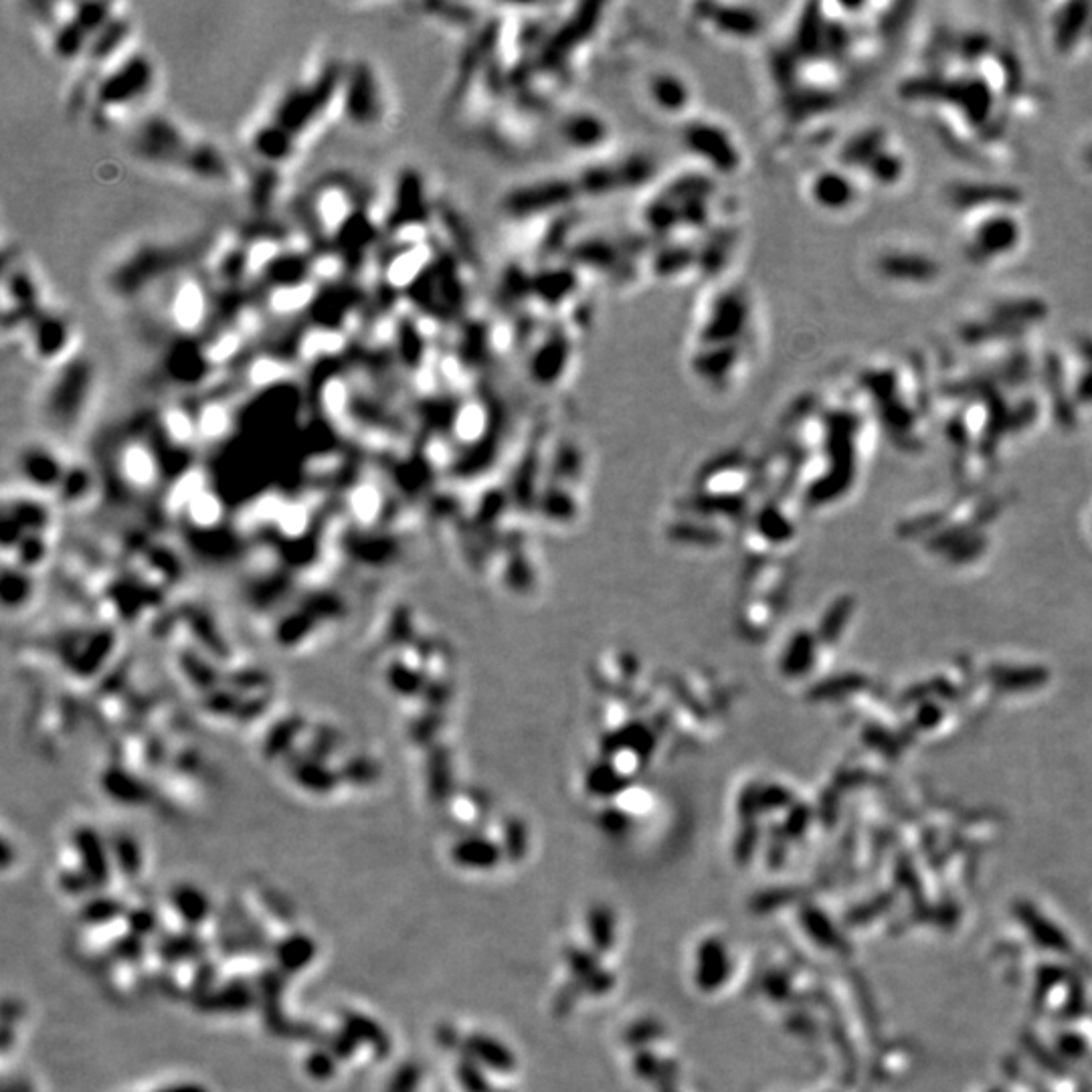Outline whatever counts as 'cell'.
<instances>
[{
    "instance_id": "obj_3",
    "label": "cell",
    "mask_w": 1092,
    "mask_h": 1092,
    "mask_svg": "<svg viewBox=\"0 0 1092 1092\" xmlns=\"http://www.w3.org/2000/svg\"><path fill=\"white\" fill-rule=\"evenodd\" d=\"M217 302L213 288L197 273L182 272L162 295V320L170 330L189 338L211 326Z\"/></svg>"
},
{
    "instance_id": "obj_11",
    "label": "cell",
    "mask_w": 1092,
    "mask_h": 1092,
    "mask_svg": "<svg viewBox=\"0 0 1092 1092\" xmlns=\"http://www.w3.org/2000/svg\"><path fill=\"white\" fill-rule=\"evenodd\" d=\"M463 1056L472 1058L481 1068L498 1074H510L517 1068V1056L506 1046L502 1040H498L490 1034L474 1032L467 1034L461 1042Z\"/></svg>"
},
{
    "instance_id": "obj_7",
    "label": "cell",
    "mask_w": 1092,
    "mask_h": 1092,
    "mask_svg": "<svg viewBox=\"0 0 1092 1092\" xmlns=\"http://www.w3.org/2000/svg\"><path fill=\"white\" fill-rule=\"evenodd\" d=\"M71 340H73V326L71 322L53 310H43L41 314L33 318L28 324L27 332L23 336L25 347L33 358L41 363H57L59 367L66 365L71 356Z\"/></svg>"
},
{
    "instance_id": "obj_13",
    "label": "cell",
    "mask_w": 1092,
    "mask_h": 1092,
    "mask_svg": "<svg viewBox=\"0 0 1092 1092\" xmlns=\"http://www.w3.org/2000/svg\"><path fill=\"white\" fill-rule=\"evenodd\" d=\"M170 907L179 916L180 923L189 929L200 927L211 920L213 902L205 891L193 884H177L170 891Z\"/></svg>"
},
{
    "instance_id": "obj_19",
    "label": "cell",
    "mask_w": 1092,
    "mask_h": 1092,
    "mask_svg": "<svg viewBox=\"0 0 1092 1092\" xmlns=\"http://www.w3.org/2000/svg\"><path fill=\"white\" fill-rule=\"evenodd\" d=\"M80 916L87 927L98 929L126 916V909H123V904L120 900L112 896H98L85 904Z\"/></svg>"
},
{
    "instance_id": "obj_26",
    "label": "cell",
    "mask_w": 1092,
    "mask_h": 1092,
    "mask_svg": "<svg viewBox=\"0 0 1092 1092\" xmlns=\"http://www.w3.org/2000/svg\"><path fill=\"white\" fill-rule=\"evenodd\" d=\"M128 925V932L136 934V937L144 939L148 934H152L159 927V920H156V914L150 909H136V911H128L126 916H123Z\"/></svg>"
},
{
    "instance_id": "obj_25",
    "label": "cell",
    "mask_w": 1092,
    "mask_h": 1092,
    "mask_svg": "<svg viewBox=\"0 0 1092 1092\" xmlns=\"http://www.w3.org/2000/svg\"><path fill=\"white\" fill-rule=\"evenodd\" d=\"M666 1064L668 1063H662V1060L658 1056H653L650 1050H642L633 1060L635 1072L639 1079L644 1081H660V1079L668 1081L669 1074L666 1072Z\"/></svg>"
},
{
    "instance_id": "obj_15",
    "label": "cell",
    "mask_w": 1092,
    "mask_h": 1092,
    "mask_svg": "<svg viewBox=\"0 0 1092 1092\" xmlns=\"http://www.w3.org/2000/svg\"><path fill=\"white\" fill-rule=\"evenodd\" d=\"M255 995L247 983H229V988L200 995L198 1007L207 1013H245L254 1007Z\"/></svg>"
},
{
    "instance_id": "obj_16",
    "label": "cell",
    "mask_w": 1092,
    "mask_h": 1092,
    "mask_svg": "<svg viewBox=\"0 0 1092 1092\" xmlns=\"http://www.w3.org/2000/svg\"><path fill=\"white\" fill-rule=\"evenodd\" d=\"M342 1032L348 1034L358 1048L370 1046L379 1056L391 1052V1040L385 1034L381 1024L370 1020L365 1013L347 1011L342 1018Z\"/></svg>"
},
{
    "instance_id": "obj_18",
    "label": "cell",
    "mask_w": 1092,
    "mask_h": 1092,
    "mask_svg": "<svg viewBox=\"0 0 1092 1092\" xmlns=\"http://www.w3.org/2000/svg\"><path fill=\"white\" fill-rule=\"evenodd\" d=\"M451 860L461 868L490 870L498 864V860H500V854H498V850L492 844H483V841H463V844H460L454 850V854H451Z\"/></svg>"
},
{
    "instance_id": "obj_14",
    "label": "cell",
    "mask_w": 1092,
    "mask_h": 1092,
    "mask_svg": "<svg viewBox=\"0 0 1092 1092\" xmlns=\"http://www.w3.org/2000/svg\"><path fill=\"white\" fill-rule=\"evenodd\" d=\"M77 854H80V870L89 878L93 888H105L112 878V860L102 839L91 832H80L75 838Z\"/></svg>"
},
{
    "instance_id": "obj_6",
    "label": "cell",
    "mask_w": 1092,
    "mask_h": 1092,
    "mask_svg": "<svg viewBox=\"0 0 1092 1092\" xmlns=\"http://www.w3.org/2000/svg\"><path fill=\"white\" fill-rule=\"evenodd\" d=\"M340 112L345 114L354 126H374L385 116V98L381 84L374 71L361 64L352 71H347L345 85H342Z\"/></svg>"
},
{
    "instance_id": "obj_10",
    "label": "cell",
    "mask_w": 1092,
    "mask_h": 1092,
    "mask_svg": "<svg viewBox=\"0 0 1092 1092\" xmlns=\"http://www.w3.org/2000/svg\"><path fill=\"white\" fill-rule=\"evenodd\" d=\"M644 96L651 107L669 114L678 112V109L682 112L684 107L694 104V89L690 82L680 71L666 67L648 75L644 82Z\"/></svg>"
},
{
    "instance_id": "obj_27",
    "label": "cell",
    "mask_w": 1092,
    "mask_h": 1092,
    "mask_svg": "<svg viewBox=\"0 0 1092 1092\" xmlns=\"http://www.w3.org/2000/svg\"><path fill=\"white\" fill-rule=\"evenodd\" d=\"M116 860H118V868L123 872V876H130L134 878L136 874L142 868V860H140V852L136 846L128 844V839L123 841V844L118 846L116 850Z\"/></svg>"
},
{
    "instance_id": "obj_2",
    "label": "cell",
    "mask_w": 1092,
    "mask_h": 1092,
    "mask_svg": "<svg viewBox=\"0 0 1092 1092\" xmlns=\"http://www.w3.org/2000/svg\"><path fill=\"white\" fill-rule=\"evenodd\" d=\"M154 85V66L144 55L132 51L91 85V118L98 126H116L132 107L144 102Z\"/></svg>"
},
{
    "instance_id": "obj_8",
    "label": "cell",
    "mask_w": 1092,
    "mask_h": 1092,
    "mask_svg": "<svg viewBox=\"0 0 1092 1092\" xmlns=\"http://www.w3.org/2000/svg\"><path fill=\"white\" fill-rule=\"evenodd\" d=\"M182 257H189V252L182 247H146L136 254L130 263L118 272L120 286L123 293H136L148 282H156L160 275H179Z\"/></svg>"
},
{
    "instance_id": "obj_21",
    "label": "cell",
    "mask_w": 1092,
    "mask_h": 1092,
    "mask_svg": "<svg viewBox=\"0 0 1092 1092\" xmlns=\"http://www.w3.org/2000/svg\"><path fill=\"white\" fill-rule=\"evenodd\" d=\"M198 949L200 943L197 941V934L193 937L189 931L182 934H170L160 943V959L164 957L168 963H184L197 957Z\"/></svg>"
},
{
    "instance_id": "obj_28",
    "label": "cell",
    "mask_w": 1092,
    "mask_h": 1092,
    "mask_svg": "<svg viewBox=\"0 0 1092 1092\" xmlns=\"http://www.w3.org/2000/svg\"><path fill=\"white\" fill-rule=\"evenodd\" d=\"M156 1092H211L207 1086H202L198 1083H180V1084H173V1086H166L160 1088Z\"/></svg>"
},
{
    "instance_id": "obj_24",
    "label": "cell",
    "mask_w": 1092,
    "mask_h": 1092,
    "mask_svg": "<svg viewBox=\"0 0 1092 1092\" xmlns=\"http://www.w3.org/2000/svg\"><path fill=\"white\" fill-rule=\"evenodd\" d=\"M421 1084V1068L413 1063L401 1064L386 1083L385 1092H417Z\"/></svg>"
},
{
    "instance_id": "obj_22",
    "label": "cell",
    "mask_w": 1092,
    "mask_h": 1092,
    "mask_svg": "<svg viewBox=\"0 0 1092 1092\" xmlns=\"http://www.w3.org/2000/svg\"><path fill=\"white\" fill-rule=\"evenodd\" d=\"M338 1058L330 1048H314L304 1058V1072L311 1081L326 1083L336 1076Z\"/></svg>"
},
{
    "instance_id": "obj_20",
    "label": "cell",
    "mask_w": 1092,
    "mask_h": 1092,
    "mask_svg": "<svg viewBox=\"0 0 1092 1092\" xmlns=\"http://www.w3.org/2000/svg\"><path fill=\"white\" fill-rule=\"evenodd\" d=\"M456 1081L463 1092H494L488 1070L481 1068L472 1058L461 1056L456 1064Z\"/></svg>"
},
{
    "instance_id": "obj_17",
    "label": "cell",
    "mask_w": 1092,
    "mask_h": 1092,
    "mask_svg": "<svg viewBox=\"0 0 1092 1092\" xmlns=\"http://www.w3.org/2000/svg\"><path fill=\"white\" fill-rule=\"evenodd\" d=\"M615 914L607 904H595L587 916V931L593 947L599 953L610 951L615 943Z\"/></svg>"
},
{
    "instance_id": "obj_9",
    "label": "cell",
    "mask_w": 1092,
    "mask_h": 1092,
    "mask_svg": "<svg viewBox=\"0 0 1092 1092\" xmlns=\"http://www.w3.org/2000/svg\"><path fill=\"white\" fill-rule=\"evenodd\" d=\"M732 975V957L726 943L719 937L702 941L694 955V983L700 991H721Z\"/></svg>"
},
{
    "instance_id": "obj_4",
    "label": "cell",
    "mask_w": 1092,
    "mask_h": 1092,
    "mask_svg": "<svg viewBox=\"0 0 1092 1092\" xmlns=\"http://www.w3.org/2000/svg\"><path fill=\"white\" fill-rule=\"evenodd\" d=\"M365 211L361 193L347 179H326L306 198L308 223L320 237L334 245L354 218Z\"/></svg>"
},
{
    "instance_id": "obj_5",
    "label": "cell",
    "mask_w": 1092,
    "mask_h": 1092,
    "mask_svg": "<svg viewBox=\"0 0 1092 1092\" xmlns=\"http://www.w3.org/2000/svg\"><path fill=\"white\" fill-rule=\"evenodd\" d=\"M93 379H96V370L87 358L71 356L66 365L59 367L57 377L47 391V409L69 424L85 407Z\"/></svg>"
},
{
    "instance_id": "obj_29",
    "label": "cell",
    "mask_w": 1092,
    "mask_h": 1092,
    "mask_svg": "<svg viewBox=\"0 0 1092 1092\" xmlns=\"http://www.w3.org/2000/svg\"><path fill=\"white\" fill-rule=\"evenodd\" d=\"M494 1092H508V1090H494Z\"/></svg>"
},
{
    "instance_id": "obj_1",
    "label": "cell",
    "mask_w": 1092,
    "mask_h": 1092,
    "mask_svg": "<svg viewBox=\"0 0 1092 1092\" xmlns=\"http://www.w3.org/2000/svg\"><path fill=\"white\" fill-rule=\"evenodd\" d=\"M345 77L347 71L332 64L310 82L295 85L277 104L272 123L265 128L282 138L293 152L300 140L314 130L334 105L340 107Z\"/></svg>"
},
{
    "instance_id": "obj_23",
    "label": "cell",
    "mask_w": 1092,
    "mask_h": 1092,
    "mask_svg": "<svg viewBox=\"0 0 1092 1092\" xmlns=\"http://www.w3.org/2000/svg\"><path fill=\"white\" fill-rule=\"evenodd\" d=\"M567 963L571 967L573 977L576 979V983H579L581 988L591 977H595L601 971L595 955H591V953H587V951H581V949H569L567 951Z\"/></svg>"
},
{
    "instance_id": "obj_12",
    "label": "cell",
    "mask_w": 1092,
    "mask_h": 1092,
    "mask_svg": "<svg viewBox=\"0 0 1092 1092\" xmlns=\"http://www.w3.org/2000/svg\"><path fill=\"white\" fill-rule=\"evenodd\" d=\"M318 945L304 932H292L288 937L277 939L273 945L275 970L284 975H298L316 961Z\"/></svg>"
}]
</instances>
